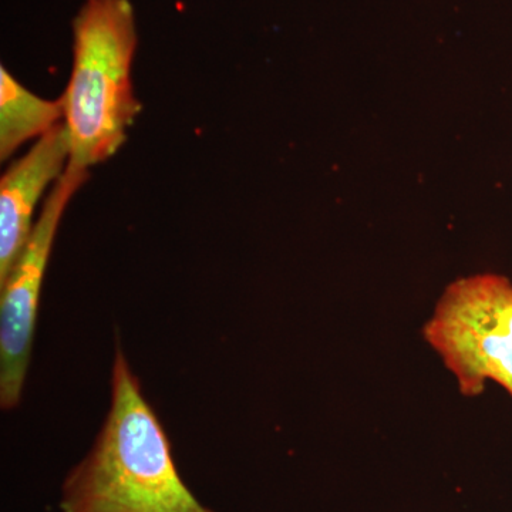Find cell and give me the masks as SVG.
Masks as SVG:
<instances>
[{"mask_svg": "<svg viewBox=\"0 0 512 512\" xmlns=\"http://www.w3.org/2000/svg\"><path fill=\"white\" fill-rule=\"evenodd\" d=\"M62 512H215L175 466L170 440L117 350L110 409L87 456L62 485Z\"/></svg>", "mask_w": 512, "mask_h": 512, "instance_id": "1", "label": "cell"}, {"mask_svg": "<svg viewBox=\"0 0 512 512\" xmlns=\"http://www.w3.org/2000/svg\"><path fill=\"white\" fill-rule=\"evenodd\" d=\"M136 16L130 0H86L73 20V66L60 97L69 163L89 170L113 157L141 110L134 96Z\"/></svg>", "mask_w": 512, "mask_h": 512, "instance_id": "2", "label": "cell"}, {"mask_svg": "<svg viewBox=\"0 0 512 512\" xmlns=\"http://www.w3.org/2000/svg\"><path fill=\"white\" fill-rule=\"evenodd\" d=\"M423 336L466 397L494 382L512 399V282L481 274L448 285Z\"/></svg>", "mask_w": 512, "mask_h": 512, "instance_id": "3", "label": "cell"}, {"mask_svg": "<svg viewBox=\"0 0 512 512\" xmlns=\"http://www.w3.org/2000/svg\"><path fill=\"white\" fill-rule=\"evenodd\" d=\"M89 170L67 164L47 195L39 220L8 278L0 284V404L19 406L32 356L40 292L64 211L86 183Z\"/></svg>", "mask_w": 512, "mask_h": 512, "instance_id": "4", "label": "cell"}, {"mask_svg": "<svg viewBox=\"0 0 512 512\" xmlns=\"http://www.w3.org/2000/svg\"><path fill=\"white\" fill-rule=\"evenodd\" d=\"M70 160L64 123L40 137L0 180V284L8 278L32 234L33 214L43 192L59 180Z\"/></svg>", "mask_w": 512, "mask_h": 512, "instance_id": "5", "label": "cell"}, {"mask_svg": "<svg viewBox=\"0 0 512 512\" xmlns=\"http://www.w3.org/2000/svg\"><path fill=\"white\" fill-rule=\"evenodd\" d=\"M62 101L46 100L0 67V158L9 160L28 141L46 136L63 120Z\"/></svg>", "mask_w": 512, "mask_h": 512, "instance_id": "6", "label": "cell"}]
</instances>
